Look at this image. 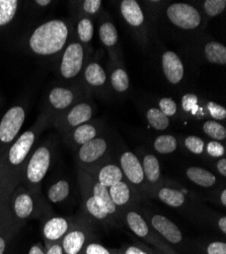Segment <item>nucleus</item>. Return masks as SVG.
I'll list each match as a JSON object with an SVG mask.
<instances>
[{
	"label": "nucleus",
	"instance_id": "obj_1",
	"mask_svg": "<svg viewBox=\"0 0 226 254\" xmlns=\"http://www.w3.org/2000/svg\"><path fill=\"white\" fill-rule=\"evenodd\" d=\"M67 38V25L61 19H53L34 31L30 38V47L38 55H53L64 48Z\"/></svg>",
	"mask_w": 226,
	"mask_h": 254
},
{
	"label": "nucleus",
	"instance_id": "obj_2",
	"mask_svg": "<svg viewBox=\"0 0 226 254\" xmlns=\"http://www.w3.org/2000/svg\"><path fill=\"white\" fill-rule=\"evenodd\" d=\"M136 207L137 206H132L122 211V224L126 225L136 237L144 240L161 254L178 253L150 227L145 217Z\"/></svg>",
	"mask_w": 226,
	"mask_h": 254
},
{
	"label": "nucleus",
	"instance_id": "obj_3",
	"mask_svg": "<svg viewBox=\"0 0 226 254\" xmlns=\"http://www.w3.org/2000/svg\"><path fill=\"white\" fill-rule=\"evenodd\" d=\"M141 213L145 217L150 227L176 251L178 249L181 252L191 254V242L183 237L181 230L173 221L166 216L150 213L147 210Z\"/></svg>",
	"mask_w": 226,
	"mask_h": 254
},
{
	"label": "nucleus",
	"instance_id": "obj_4",
	"mask_svg": "<svg viewBox=\"0 0 226 254\" xmlns=\"http://www.w3.org/2000/svg\"><path fill=\"white\" fill-rule=\"evenodd\" d=\"M52 162V151L48 145H41L28 159L25 166L24 181L28 190L33 194L38 191L40 184L42 183L48 173Z\"/></svg>",
	"mask_w": 226,
	"mask_h": 254
},
{
	"label": "nucleus",
	"instance_id": "obj_5",
	"mask_svg": "<svg viewBox=\"0 0 226 254\" xmlns=\"http://www.w3.org/2000/svg\"><path fill=\"white\" fill-rule=\"evenodd\" d=\"M111 140L105 134H99L92 140L79 146L76 153V162L79 169L90 170L95 166L110 159Z\"/></svg>",
	"mask_w": 226,
	"mask_h": 254
},
{
	"label": "nucleus",
	"instance_id": "obj_6",
	"mask_svg": "<svg viewBox=\"0 0 226 254\" xmlns=\"http://www.w3.org/2000/svg\"><path fill=\"white\" fill-rule=\"evenodd\" d=\"M118 164L125 180L133 187L141 199L149 197L148 187L143 173L140 158L129 150L122 151L118 156Z\"/></svg>",
	"mask_w": 226,
	"mask_h": 254
},
{
	"label": "nucleus",
	"instance_id": "obj_7",
	"mask_svg": "<svg viewBox=\"0 0 226 254\" xmlns=\"http://www.w3.org/2000/svg\"><path fill=\"white\" fill-rule=\"evenodd\" d=\"M36 141V132L33 129L25 131L20 135L7 150L6 153V168L8 171L6 175L8 176V185L12 182V177L17 178L19 169L22 168L29 159V155L33 149Z\"/></svg>",
	"mask_w": 226,
	"mask_h": 254
},
{
	"label": "nucleus",
	"instance_id": "obj_8",
	"mask_svg": "<svg viewBox=\"0 0 226 254\" xmlns=\"http://www.w3.org/2000/svg\"><path fill=\"white\" fill-rule=\"evenodd\" d=\"M92 224L87 216L84 219L75 220L60 242L64 254H79L89 242L94 240Z\"/></svg>",
	"mask_w": 226,
	"mask_h": 254
},
{
	"label": "nucleus",
	"instance_id": "obj_9",
	"mask_svg": "<svg viewBox=\"0 0 226 254\" xmlns=\"http://www.w3.org/2000/svg\"><path fill=\"white\" fill-rule=\"evenodd\" d=\"M79 184L81 187L82 199H84V207L86 211V216L92 222L104 226L105 228L109 227H118L109 215L106 205L98 197L92 194L90 189L80 174H78Z\"/></svg>",
	"mask_w": 226,
	"mask_h": 254
},
{
	"label": "nucleus",
	"instance_id": "obj_10",
	"mask_svg": "<svg viewBox=\"0 0 226 254\" xmlns=\"http://www.w3.org/2000/svg\"><path fill=\"white\" fill-rule=\"evenodd\" d=\"M167 16L170 22L184 31H194L202 25L200 11L191 4L177 2L167 8Z\"/></svg>",
	"mask_w": 226,
	"mask_h": 254
},
{
	"label": "nucleus",
	"instance_id": "obj_11",
	"mask_svg": "<svg viewBox=\"0 0 226 254\" xmlns=\"http://www.w3.org/2000/svg\"><path fill=\"white\" fill-rule=\"evenodd\" d=\"M11 214L9 216L11 222L18 227L37 214V204L35 196L28 189L16 188L13 196L11 197Z\"/></svg>",
	"mask_w": 226,
	"mask_h": 254
},
{
	"label": "nucleus",
	"instance_id": "obj_12",
	"mask_svg": "<svg viewBox=\"0 0 226 254\" xmlns=\"http://www.w3.org/2000/svg\"><path fill=\"white\" fill-rule=\"evenodd\" d=\"M26 112L20 106L10 108L0 122V143L10 144L14 141L25 122Z\"/></svg>",
	"mask_w": 226,
	"mask_h": 254
},
{
	"label": "nucleus",
	"instance_id": "obj_13",
	"mask_svg": "<svg viewBox=\"0 0 226 254\" xmlns=\"http://www.w3.org/2000/svg\"><path fill=\"white\" fill-rule=\"evenodd\" d=\"M85 61V49L81 44L74 42L69 44L61 59L60 72L64 78L75 77L82 69Z\"/></svg>",
	"mask_w": 226,
	"mask_h": 254
},
{
	"label": "nucleus",
	"instance_id": "obj_14",
	"mask_svg": "<svg viewBox=\"0 0 226 254\" xmlns=\"http://www.w3.org/2000/svg\"><path fill=\"white\" fill-rule=\"evenodd\" d=\"M87 172H89L99 184L107 188H110L118 182L125 180L118 162L111 158L90 169V170H88Z\"/></svg>",
	"mask_w": 226,
	"mask_h": 254
},
{
	"label": "nucleus",
	"instance_id": "obj_15",
	"mask_svg": "<svg viewBox=\"0 0 226 254\" xmlns=\"http://www.w3.org/2000/svg\"><path fill=\"white\" fill-rule=\"evenodd\" d=\"M75 220H70L63 217L49 218L43 225L42 235L45 248L52 244L61 242L66 233L69 231Z\"/></svg>",
	"mask_w": 226,
	"mask_h": 254
},
{
	"label": "nucleus",
	"instance_id": "obj_16",
	"mask_svg": "<svg viewBox=\"0 0 226 254\" xmlns=\"http://www.w3.org/2000/svg\"><path fill=\"white\" fill-rule=\"evenodd\" d=\"M109 193L114 204L119 210L120 216L123 210L136 206V204L141 200V197L126 180L118 182L110 187Z\"/></svg>",
	"mask_w": 226,
	"mask_h": 254
},
{
	"label": "nucleus",
	"instance_id": "obj_17",
	"mask_svg": "<svg viewBox=\"0 0 226 254\" xmlns=\"http://www.w3.org/2000/svg\"><path fill=\"white\" fill-rule=\"evenodd\" d=\"M141 165L143 169V173H144L145 180L148 187L149 197H152L155 190L159 187L162 183V176H161V169L160 164L156 156L146 153L142 156Z\"/></svg>",
	"mask_w": 226,
	"mask_h": 254
},
{
	"label": "nucleus",
	"instance_id": "obj_18",
	"mask_svg": "<svg viewBox=\"0 0 226 254\" xmlns=\"http://www.w3.org/2000/svg\"><path fill=\"white\" fill-rule=\"evenodd\" d=\"M152 197H156L162 203L177 209L186 207L189 202L187 194L181 189L169 184H164L163 181L155 190Z\"/></svg>",
	"mask_w": 226,
	"mask_h": 254
},
{
	"label": "nucleus",
	"instance_id": "obj_19",
	"mask_svg": "<svg viewBox=\"0 0 226 254\" xmlns=\"http://www.w3.org/2000/svg\"><path fill=\"white\" fill-rule=\"evenodd\" d=\"M161 65L164 76L170 83L179 84L184 75V67L180 56L174 51H166L161 56Z\"/></svg>",
	"mask_w": 226,
	"mask_h": 254
},
{
	"label": "nucleus",
	"instance_id": "obj_20",
	"mask_svg": "<svg viewBox=\"0 0 226 254\" xmlns=\"http://www.w3.org/2000/svg\"><path fill=\"white\" fill-rule=\"evenodd\" d=\"M120 10L125 22L132 28L139 29L145 23V15L140 4L135 0H123Z\"/></svg>",
	"mask_w": 226,
	"mask_h": 254
},
{
	"label": "nucleus",
	"instance_id": "obj_21",
	"mask_svg": "<svg viewBox=\"0 0 226 254\" xmlns=\"http://www.w3.org/2000/svg\"><path fill=\"white\" fill-rule=\"evenodd\" d=\"M94 108L90 102L75 104L66 115V123L71 128L87 123L92 119Z\"/></svg>",
	"mask_w": 226,
	"mask_h": 254
},
{
	"label": "nucleus",
	"instance_id": "obj_22",
	"mask_svg": "<svg viewBox=\"0 0 226 254\" xmlns=\"http://www.w3.org/2000/svg\"><path fill=\"white\" fill-rule=\"evenodd\" d=\"M100 125H98L95 122L89 121L87 123L81 124L75 128H73L71 139L74 145L81 146L86 144L87 142L92 140L96 136L100 134Z\"/></svg>",
	"mask_w": 226,
	"mask_h": 254
},
{
	"label": "nucleus",
	"instance_id": "obj_23",
	"mask_svg": "<svg viewBox=\"0 0 226 254\" xmlns=\"http://www.w3.org/2000/svg\"><path fill=\"white\" fill-rule=\"evenodd\" d=\"M184 173L190 181L203 188H214L218 184L217 177L212 172L201 167H188Z\"/></svg>",
	"mask_w": 226,
	"mask_h": 254
},
{
	"label": "nucleus",
	"instance_id": "obj_24",
	"mask_svg": "<svg viewBox=\"0 0 226 254\" xmlns=\"http://www.w3.org/2000/svg\"><path fill=\"white\" fill-rule=\"evenodd\" d=\"M191 254H226V243L224 240L191 242Z\"/></svg>",
	"mask_w": 226,
	"mask_h": 254
},
{
	"label": "nucleus",
	"instance_id": "obj_25",
	"mask_svg": "<svg viewBox=\"0 0 226 254\" xmlns=\"http://www.w3.org/2000/svg\"><path fill=\"white\" fill-rule=\"evenodd\" d=\"M75 100L74 93L65 88H54L49 94V101L52 107L57 110L69 108Z\"/></svg>",
	"mask_w": 226,
	"mask_h": 254
},
{
	"label": "nucleus",
	"instance_id": "obj_26",
	"mask_svg": "<svg viewBox=\"0 0 226 254\" xmlns=\"http://www.w3.org/2000/svg\"><path fill=\"white\" fill-rule=\"evenodd\" d=\"M204 55L206 60L213 64H226V47L220 42H208L204 47Z\"/></svg>",
	"mask_w": 226,
	"mask_h": 254
},
{
	"label": "nucleus",
	"instance_id": "obj_27",
	"mask_svg": "<svg viewBox=\"0 0 226 254\" xmlns=\"http://www.w3.org/2000/svg\"><path fill=\"white\" fill-rule=\"evenodd\" d=\"M85 78L92 88H100L107 81V73L98 62H90L85 69Z\"/></svg>",
	"mask_w": 226,
	"mask_h": 254
},
{
	"label": "nucleus",
	"instance_id": "obj_28",
	"mask_svg": "<svg viewBox=\"0 0 226 254\" xmlns=\"http://www.w3.org/2000/svg\"><path fill=\"white\" fill-rule=\"evenodd\" d=\"M70 194V184L67 180H58L50 186L47 191L48 199L52 203H60L68 198Z\"/></svg>",
	"mask_w": 226,
	"mask_h": 254
},
{
	"label": "nucleus",
	"instance_id": "obj_29",
	"mask_svg": "<svg viewBox=\"0 0 226 254\" xmlns=\"http://www.w3.org/2000/svg\"><path fill=\"white\" fill-rule=\"evenodd\" d=\"M153 149L160 155H170L178 150V139L172 134H162L153 140Z\"/></svg>",
	"mask_w": 226,
	"mask_h": 254
},
{
	"label": "nucleus",
	"instance_id": "obj_30",
	"mask_svg": "<svg viewBox=\"0 0 226 254\" xmlns=\"http://www.w3.org/2000/svg\"><path fill=\"white\" fill-rule=\"evenodd\" d=\"M18 227H16L9 219L0 227V254H7L9 250L10 243L17 232Z\"/></svg>",
	"mask_w": 226,
	"mask_h": 254
},
{
	"label": "nucleus",
	"instance_id": "obj_31",
	"mask_svg": "<svg viewBox=\"0 0 226 254\" xmlns=\"http://www.w3.org/2000/svg\"><path fill=\"white\" fill-rule=\"evenodd\" d=\"M98 35L101 43L108 48L114 47L118 43V31L116 26L111 22H104L100 25Z\"/></svg>",
	"mask_w": 226,
	"mask_h": 254
},
{
	"label": "nucleus",
	"instance_id": "obj_32",
	"mask_svg": "<svg viewBox=\"0 0 226 254\" xmlns=\"http://www.w3.org/2000/svg\"><path fill=\"white\" fill-rule=\"evenodd\" d=\"M204 133L212 140L223 141L226 138V128L225 126L215 120H207L202 125Z\"/></svg>",
	"mask_w": 226,
	"mask_h": 254
},
{
	"label": "nucleus",
	"instance_id": "obj_33",
	"mask_svg": "<svg viewBox=\"0 0 226 254\" xmlns=\"http://www.w3.org/2000/svg\"><path fill=\"white\" fill-rule=\"evenodd\" d=\"M146 118L148 123L155 130H166L170 126L171 120L164 115L158 108H149L146 112Z\"/></svg>",
	"mask_w": 226,
	"mask_h": 254
},
{
	"label": "nucleus",
	"instance_id": "obj_34",
	"mask_svg": "<svg viewBox=\"0 0 226 254\" xmlns=\"http://www.w3.org/2000/svg\"><path fill=\"white\" fill-rule=\"evenodd\" d=\"M111 84L113 89L118 93H125L130 87L129 75L124 68L117 67L112 71Z\"/></svg>",
	"mask_w": 226,
	"mask_h": 254
},
{
	"label": "nucleus",
	"instance_id": "obj_35",
	"mask_svg": "<svg viewBox=\"0 0 226 254\" xmlns=\"http://www.w3.org/2000/svg\"><path fill=\"white\" fill-rule=\"evenodd\" d=\"M16 0H0V27L9 24L17 10Z\"/></svg>",
	"mask_w": 226,
	"mask_h": 254
},
{
	"label": "nucleus",
	"instance_id": "obj_36",
	"mask_svg": "<svg viewBox=\"0 0 226 254\" xmlns=\"http://www.w3.org/2000/svg\"><path fill=\"white\" fill-rule=\"evenodd\" d=\"M94 27L92 20L89 17H82L77 25V35L82 43H90L92 40Z\"/></svg>",
	"mask_w": 226,
	"mask_h": 254
},
{
	"label": "nucleus",
	"instance_id": "obj_37",
	"mask_svg": "<svg viewBox=\"0 0 226 254\" xmlns=\"http://www.w3.org/2000/svg\"><path fill=\"white\" fill-rule=\"evenodd\" d=\"M186 149L197 156L202 155L205 152V141L197 135H189L183 140Z\"/></svg>",
	"mask_w": 226,
	"mask_h": 254
},
{
	"label": "nucleus",
	"instance_id": "obj_38",
	"mask_svg": "<svg viewBox=\"0 0 226 254\" xmlns=\"http://www.w3.org/2000/svg\"><path fill=\"white\" fill-rule=\"evenodd\" d=\"M226 7L225 0H205L203 8L205 13L210 17H214L224 11Z\"/></svg>",
	"mask_w": 226,
	"mask_h": 254
},
{
	"label": "nucleus",
	"instance_id": "obj_39",
	"mask_svg": "<svg viewBox=\"0 0 226 254\" xmlns=\"http://www.w3.org/2000/svg\"><path fill=\"white\" fill-rule=\"evenodd\" d=\"M181 108L184 112L196 114L199 108V99L197 95L192 93L183 95L181 98Z\"/></svg>",
	"mask_w": 226,
	"mask_h": 254
},
{
	"label": "nucleus",
	"instance_id": "obj_40",
	"mask_svg": "<svg viewBox=\"0 0 226 254\" xmlns=\"http://www.w3.org/2000/svg\"><path fill=\"white\" fill-rule=\"evenodd\" d=\"M158 109L169 118L178 112V104L172 98H162L158 102Z\"/></svg>",
	"mask_w": 226,
	"mask_h": 254
},
{
	"label": "nucleus",
	"instance_id": "obj_41",
	"mask_svg": "<svg viewBox=\"0 0 226 254\" xmlns=\"http://www.w3.org/2000/svg\"><path fill=\"white\" fill-rule=\"evenodd\" d=\"M205 152L212 159H220L225 156V147L221 142L211 140L205 144Z\"/></svg>",
	"mask_w": 226,
	"mask_h": 254
},
{
	"label": "nucleus",
	"instance_id": "obj_42",
	"mask_svg": "<svg viewBox=\"0 0 226 254\" xmlns=\"http://www.w3.org/2000/svg\"><path fill=\"white\" fill-rule=\"evenodd\" d=\"M79 254H114V252L113 249H109L95 240H92L86 245Z\"/></svg>",
	"mask_w": 226,
	"mask_h": 254
},
{
	"label": "nucleus",
	"instance_id": "obj_43",
	"mask_svg": "<svg viewBox=\"0 0 226 254\" xmlns=\"http://www.w3.org/2000/svg\"><path fill=\"white\" fill-rule=\"evenodd\" d=\"M207 110H208L210 116L215 121L216 120H224L226 118V109L220 104H217L213 101H209L207 103Z\"/></svg>",
	"mask_w": 226,
	"mask_h": 254
},
{
	"label": "nucleus",
	"instance_id": "obj_44",
	"mask_svg": "<svg viewBox=\"0 0 226 254\" xmlns=\"http://www.w3.org/2000/svg\"><path fill=\"white\" fill-rule=\"evenodd\" d=\"M117 254H148L145 250H143L141 247L137 245H131V244H125L121 248L115 249Z\"/></svg>",
	"mask_w": 226,
	"mask_h": 254
},
{
	"label": "nucleus",
	"instance_id": "obj_45",
	"mask_svg": "<svg viewBox=\"0 0 226 254\" xmlns=\"http://www.w3.org/2000/svg\"><path fill=\"white\" fill-rule=\"evenodd\" d=\"M101 3L100 0H86L82 2V8L88 14H95L100 9Z\"/></svg>",
	"mask_w": 226,
	"mask_h": 254
},
{
	"label": "nucleus",
	"instance_id": "obj_46",
	"mask_svg": "<svg viewBox=\"0 0 226 254\" xmlns=\"http://www.w3.org/2000/svg\"><path fill=\"white\" fill-rule=\"evenodd\" d=\"M216 170L218 172V174L220 176H222L223 178L226 177V159L225 157L220 158L217 162H216Z\"/></svg>",
	"mask_w": 226,
	"mask_h": 254
},
{
	"label": "nucleus",
	"instance_id": "obj_47",
	"mask_svg": "<svg viewBox=\"0 0 226 254\" xmlns=\"http://www.w3.org/2000/svg\"><path fill=\"white\" fill-rule=\"evenodd\" d=\"M46 254H64L61 243H55L46 248Z\"/></svg>",
	"mask_w": 226,
	"mask_h": 254
},
{
	"label": "nucleus",
	"instance_id": "obj_48",
	"mask_svg": "<svg viewBox=\"0 0 226 254\" xmlns=\"http://www.w3.org/2000/svg\"><path fill=\"white\" fill-rule=\"evenodd\" d=\"M28 254H46V248H45L44 244L39 242V243L34 244L30 248Z\"/></svg>",
	"mask_w": 226,
	"mask_h": 254
},
{
	"label": "nucleus",
	"instance_id": "obj_49",
	"mask_svg": "<svg viewBox=\"0 0 226 254\" xmlns=\"http://www.w3.org/2000/svg\"><path fill=\"white\" fill-rule=\"evenodd\" d=\"M217 199H218V204H220L222 207L226 206V189H225V187H223L221 190H219Z\"/></svg>",
	"mask_w": 226,
	"mask_h": 254
},
{
	"label": "nucleus",
	"instance_id": "obj_50",
	"mask_svg": "<svg viewBox=\"0 0 226 254\" xmlns=\"http://www.w3.org/2000/svg\"><path fill=\"white\" fill-rule=\"evenodd\" d=\"M3 207H4V205L2 204L1 200H0V227H1L9 219V216L7 218H4L5 214L3 213Z\"/></svg>",
	"mask_w": 226,
	"mask_h": 254
},
{
	"label": "nucleus",
	"instance_id": "obj_51",
	"mask_svg": "<svg viewBox=\"0 0 226 254\" xmlns=\"http://www.w3.org/2000/svg\"><path fill=\"white\" fill-rule=\"evenodd\" d=\"M36 3L40 6H47L51 3L50 0H36Z\"/></svg>",
	"mask_w": 226,
	"mask_h": 254
},
{
	"label": "nucleus",
	"instance_id": "obj_52",
	"mask_svg": "<svg viewBox=\"0 0 226 254\" xmlns=\"http://www.w3.org/2000/svg\"><path fill=\"white\" fill-rule=\"evenodd\" d=\"M3 175H4V172L2 170V165H0V187L2 186V183H3Z\"/></svg>",
	"mask_w": 226,
	"mask_h": 254
},
{
	"label": "nucleus",
	"instance_id": "obj_53",
	"mask_svg": "<svg viewBox=\"0 0 226 254\" xmlns=\"http://www.w3.org/2000/svg\"><path fill=\"white\" fill-rule=\"evenodd\" d=\"M113 252H114V254H117V253H116V251H115V249H113Z\"/></svg>",
	"mask_w": 226,
	"mask_h": 254
}]
</instances>
